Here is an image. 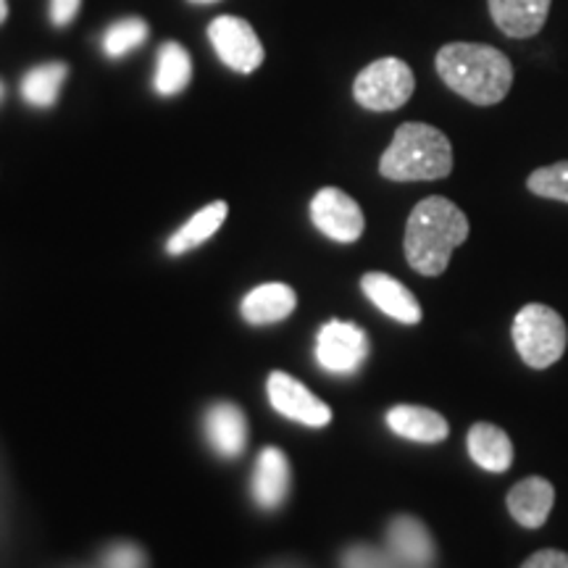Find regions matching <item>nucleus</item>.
I'll list each match as a JSON object with an SVG mask.
<instances>
[{
	"label": "nucleus",
	"instance_id": "f257e3e1",
	"mask_svg": "<svg viewBox=\"0 0 568 568\" xmlns=\"http://www.w3.org/2000/svg\"><path fill=\"white\" fill-rule=\"evenodd\" d=\"M435 67L439 80L474 105H497L514 84L508 55L481 42H450L439 48Z\"/></svg>",
	"mask_w": 568,
	"mask_h": 568
},
{
	"label": "nucleus",
	"instance_id": "c756f323",
	"mask_svg": "<svg viewBox=\"0 0 568 568\" xmlns=\"http://www.w3.org/2000/svg\"><path fill=\"white\" fill-rule=\"evenodd\" d=\"M0 92H3V88H0Z\"/></svg>",
	"mask_w": 568,
	"mask_h": 568
},
{
	"label": "nucleus",
	"instance_id": "dca6fc26",
	"mask_svg": "<svg viewBox=\"0 0 568 568\" xmlns=\"http://www.w3.org/2000/svg\"><path fill=\"white\" fill-rule=\"evenodd\" d=\"M466 447L474 464L485 468V471L506 474L510 464H514V443H510L506 432L495 424H474L471 429H468Z\"/></svg>",
	"mask_w": 568,
	"mask_h": 568
},
{
	"label": "nucleus",
	"instance_id": "cd10ccee",
	"mask_svg": "<svg viewBox=\"0 0 568 568\" xmlns=\"http://www.w3.org/2000/svg\"><path fill=\"white\" fill-rule=\"evenodd\" d=\"M6 17H9V6H6V0H0V24H3Z\"/></svg>",
	"mask_w": 568,
	"mask_h": 568
},
{
	"label": "nucleus",
	"instance_id": "aec40b11",
	"mask_svg": "<svg viewBox=\"0 0 568 568\" xmlns=\"http://www.w3.org/2000/svg\"><path fill=\"white\" fill-rule=\"evenodd\" d=\"M193 80V61L180 42H166L159 51V63H155L153 88L159 95L172 98L187 88Z\"/></svg>",
	"mask_w": 568,
	"mask_h": 568
},
{
	"label": "nucleus",
	"instance_id": "f3484780",
	"mask_svg": "<svg viewBox=\"0 0 568 568\" xmlns=\"http://www.w3.org/2000/svg\"><path fill=\"white\" fill-rule=\"evenodd\" d=\"M389 550L403 564L424 568L435 560V542L426 527L414 516H397L389 521L387 529Z\"/></svg>",
	"mask_w": 568,
	"mask_h": 568
},
{
	"label": "nucleus",
	"instance_id": "f03ea898",
	"mask_svg": "<svg viewBox=\"0 0 568 568\" xmlns=\"http://www.w3.org/2000/svg\"><path fill=\"white\" fill-rule=\"evenodd\" d=\"M468 240V219L456 203L443 195L424 197L410 211L406 224L408 266L422 276H439L450 264V255Z\"/></svg>",
	"mask_w": 568,
	"mask_h": 568
},
{
	"label": "nucleus",
	"instance_id": "4be33fe9",
	"mask_svg": "<svg viewBox=\"0 0 568 568\" xmlns=\"http://www.w3.org/2000/svg\"><path fill=\"white\" fill-rule=\"evenodd\" d=\"M148 40V24L142 19H122L103 34V51L111 59H122Z\"/></svg>",
	"mask_w": 568,
	"mask_h": 568
},
{
	"label": "nucleus",
	"instance_id": "7c9ffc66",
	"mask_svg": "<svg viewBox=\"0 0 568 568\" xmlns=\"http://www.w3.org/2000/svg\"><path fill=\"white\" fill-rule=\"evenodd\" d=\"M284 568H287V566H284Z\"/></svg>",
	"mask_w": 568,
	"mask_h": 568
},
{
	"label": "nucleus",
	"instance_id": "bb28decb",
	"mask_svg": "<svg viewBox=\"0 0 568 568\" xmlns=\"http://www.w3.org/2000/svg\"><path fill=\"white\" fill-rule=\"evenodd\" d=\"M82 0H51V19L55 27H67L80 13Z\"/></svg>",
	"mask_w": 568,
	"mask_h": 568
},
{
	"label": "nucleus",
	"instance_id": "7ed1b4c3",
	"mask_svg": "<svg viewBox=\"0 0 568 568\" xmlns=\"http://www.w3.org/2000/svg\"><path fill=\"white\" fill-rule=\"evenodd\" d=\"M453 172V145L437 126L408 122L397 126L382 155L379 174L393 182H435Z\"/></svg>",
	"mask_w": 568,
	"mask_h": 568
},
{
	"label": "nucleus",
	"instance_id": "1a4fd4ad",
	"mask_svg": "<svg viewBox=\"0 0 568 568\" xmlns=\"http://www.w3.org/2000/svg\"><path fill=\"white\" fill-rule=\"evenodd\" d=\"M266 393L268 400H272V408L284 418H293V422L303 426H314V429L332 422V408L324 400H318L295 376L284 372L268 374Z\"/></svg>",
	"mask_w": 568,
	"mask_h": 568
},
{
	"label": "nucleus",
	"instance_id": "5701e85b",
	"mask_svg": "<svg viewBox=\"0 0 568 568\" xmlns=\"http://www.w3.org/2000/svg\"><path fill=\"white\" fill-rule=\"evenodd\" d=\"M527 187L531 195L548 197V201L568 203V161L550 163L529 174Z\"/></svg>",
	"mask_w": 568,
	"mask_h": 568
},
{
	"label": "nucleus",
	"instance_id": "2eb2a0df",
	"mask_svg": "<svg viewBox=\"0 0 568 568\" xmlns=\"http://www.w3.org/2000/svg\"><path fill=\"white\" fill-rule=\"evenodd\" d=\"M387 426L397 437L410 439V443L435 445L450 435L445 416L424 406H395L387 410Z\"/></svg>",
	"mask_w": 568,
	"mask_h": 568
},
{
	"label": "nucleus",
	"instance_id": "ddd939ff",
	"mask_svg": "<svg viewBox=\"0 0 568 568\" xmlns=\"http://www.w3.org/2000/svg\"><path fill=\"white\" fill-rule=\"evenodd\" d=\"M253 497L261 508H280L290 495V460L280 447H264L253 468Z\"/></svg>",
	"mask_w": 568,
	"mask_h": 568
},
{
	"label": "nucleus",
	"instance_id": "f8f14e48",
	"mask_svg": "<svg viewBox=\"0 0 568 568\" xmlns=\"http://www.w3.org/2000/svg\"><path fill=\"white\" fill-rule=\"evenodd\" d=\"M203 432L213 450L224 458H237L247 445V418L234 403H213L205 410Z\"/></svg>",
	"mask_w": 568,
	"mask_h": 568
},
{
	"label": "nucleus",
	"instance_id": "b1692460",
	"mask_svg": "<svg viewBox=\"0 0 568 568\" xmlns=\"http://www.w3.org/2000/svg\"><path fill=\"white\" fill-rule=\"evenodd\" d=\"M343 568H395V564L385 552L366 548V545H355V548L345 550Z\"/></svg>",
	"mask_w": 568,
	"mask_h": 568
},
{
	"label": "nucleus",
	"instance_id": "a878e982",
	"mask_svg": "<svg viewBox=\"0 0 568 568\" xmlns=\"http://www.w3.org/2000/svg\"><path fill=\"white\" fill-rule=\"evenodd\" d=\"M521 568H568V552L539 550L524 560Z\"/></svg>",
	"mask_w": 568,
	"mask_h": 568
},
{
	"label": "nucleus",
	"instance_id": "4468645a",
	"mask_svg": "<svg viewBox=\"0 0 568 568\" xmlns=\"http://www.w3.org/2000/svg\"><path fill=\"white\" fill-rule=\"evenodd\" d=\"M506 503L510 516L524 529H539L550 518L552 503H556V487L542 477H527L510 487Z\"/></svg>",
	"mask_w": 568,
	"mask_h": 568
},
{
	"label": "nucleus",
	"instance_id": "393cba45",
	"mask_svg": "<svg viewBox=\"0 0 568 568\" xmlns=\"http://www.w3.org/2000/svg\"><path fill=\"white\" fill-rule=\"evenodd\" d=\"M103 568H145V552L126 542L113 545L105 550Z\"/></svg>",
	"mask_w": 568,
	"mask_h": 568
},
{
	"label": "nucleus",
	"instance_id": "6e6552de",
	"mask_svg": "<svg viewBox=\"0 0 568 568\" xmlns=\"http://www.w3.org/2000/svg\"><path fill=\"white\" fill-rule=\"evenodd\" d=\"M311 222L324 237L351 245L364 234L366 219L361 205L337 187L318 190L311 201Z\"/></svg>",
	"mask_w": 568,
	"mask_h": 568
},
{
	"label": "nucleus",
	"instance_id": "412c9836",
	"mask_svg": "<svg viewBox=\"0 0 568 568\" xmlns=\"http://www.w3.org/2000/svg\"><path fill=\"white\" fill-rule=\"evenodd\" d=\"M67 63H42V67L32 69L30 74L21 82V95L30 105H38V109H51V105L59 101L63 82H67Z\"/></svg>",
	"mask_w": 568,
	"mask_h": 568
},
{
	"label": "nucleus",
	"instance_id": "20e7f679",
	"mask_svg": "<svg viewBox=\"0 0 568 568\" xmlns=\"http://www.w3.org/2000/svg\"><path fill=\"white\" fill-rule=\"evenodd\" d=\"M514 345L527 366L550 368L566 353V322L545 303L524 305L514 318Z\"/></svg>",
	"mask_w": 568,
	"mask_h": 568
},
{
	"label": "nucleus",
	"instance_id": "6ab92c4d",
	"mask_svg": "<svg viewBox=\"0 0 568 568\" xmlns=\"http://www.w3.org/2000/svg\"><path fill=\"white\" fill-rule=\"evenodd\" d=\"M226 213H230V205L224 201L205 205V209L197 211L187 224L180 226V230L169 237L166 253L182 255L195 251V247H201L203 243H209L213 234L222 230V224L226 222Z\"/></svg>",
	"mask_w": 568,
	"mask_h": 568
},
{
	"label": "nucleus",
	"instance_id": "c85d7f7f",
	"mask_svg": "<svg viewBox=\"0 0 568 568\" xmlns=\"http://www.w3.org/2000/svg\"><path fill=\"white\" fill-rule=\"evenodd\" d=\"M193 3H216V0H193Z\"/></svg>",
	"mask_w": 568,
	"mask_h": 568
},
{
	"label": "nucleus",
	"instance_id": "a211bd4d",
	"mask_svg": "<svg viewBox=\"0 0 568 568\" xmlns=\"http://www.w3.org/2000/svg\"><path fill=\"white\" fill-rule=\"evenodd\" d=\"M295 305H297V295L293 287H287V284L282 282H268L251 290V293L243 297L240 311H243L245 322L264 326V324L284 322V318L293 314Z\"/></svg>",
	"mask_w": 568,
	"mask_h": 568
},
{
	"label": "nucleus",
	"instance_id": "9b49d317",
	"mask_svg": "<svg viewBox=\"0 0 568 568\" xmlns=\"http://www.w3.org/2000/svg\"><path fill=\"white\" fill-rule=\"evenodd\" d=\"M550 3L552 0H487L495 27L514 40L535 38L548 21Z\"/></svg>",
	"mask_w": 568,
	"mask_h": 568
},
{
	"label": "nucleus",
	"instance_id": "0eeeda50",
	"mask_svg": "<svg viewBox=\"0 0 568 568\" xmlns=\"http://www.w3.org/2000/svg\"><path fill=\"white\" fill-rule=\"evenodd\" d=\"M209 40L226 67L237 74H251L264 63V45L245 19L219 17L211 21Z\"/></svg>",
	"mask_w": 568,
	"mask_h": 568
},
{
	"label": "nucleus",
	"instance_id": "9d476101",
	"mask_svg": "<svg viewBox=\"0 0 568 568\" xmlns=\"http://www.w3.org/2000/svg\"><path fill=\"white\" fill-rule=\"evenodd\" d=\"M361 290L372 301L382 314L395 318L400 324H418L422 322V305H418L416 295L410 293L403 282L395 276L382 272H368L361 280Z\"/></svg>",
	"mask_w": 568,
	"mask_h": 568
},
{
	"label": "nucleus",
	"instance_id": "39448f33",
	"mask_svg": "<svg viewBox=\"0 0 568 568\" xmlns=\"http://www.w3.org/2000/svg\"><path fill=\"white\" fill-rule=\"evenodd\" d=\"M416 90L414 71L400 59H379L361 71L353 82L355 103L366 111H397Z\"/></svg>",
	"mask_w": 568,
	"mask_h": 568
},
{
	"label": "nucleus",
	"instance_id": "423d86ee",
	"mask_svg": "<svg viewBox=\"0 0 568 568\" xmlns=\"http://www.w3.org/2000/svg\"><path fill=\"white\" fill-rule=\"evenodd\" d=\"M368 358V337L351 322H326L316 337V361L329 374H353Z\"/></svg>",
	"mask_w": 568,
	"mask_h": 568
}]
</instances>
